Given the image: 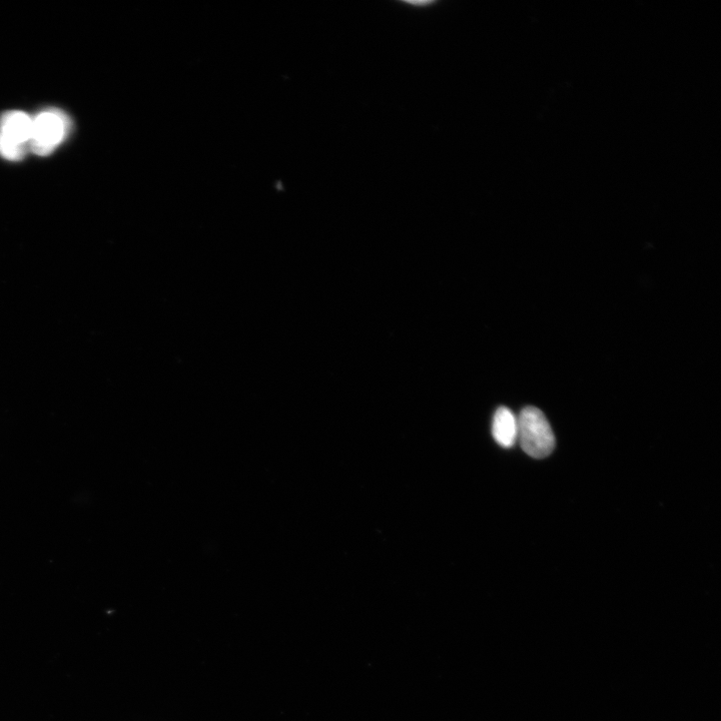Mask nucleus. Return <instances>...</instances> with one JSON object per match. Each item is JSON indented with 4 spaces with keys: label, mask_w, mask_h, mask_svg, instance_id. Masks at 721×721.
I'll return each instance as SVG.
<instances>
[{
    "label": "nucleus",
    "mask_w": 721,
    "mask_h": 721,
    "mask_svg": "<svg viewBox=\"0 0 721 721\" xmlns=\"http://www.w3.org/2000/svg\"><path fill=\"white\" fill-rule=\"evenodd\" d=\"M26 146L18 145L0 135V156L9 161H20L26 156Z\"/></svg>",
    "instance_id": "obj_5"
},
{
    "label": "nucleus",
    "mask_w": 721,
    "mask_h": 721,
    "mask_svg": "<svg viewBox=\"0 0 721 721\" xmlns=\"http://www.w3.org/2000/svg\"><path fill=\"white\" fill-rule=\"evenodd\" d=\"M71 130V121L59 110L41 113L33 120L32 150L35 154L46 157L61 145Z\"/></svg>",
    "instance_id": "obj_2"
},
{
    "label": "nucleus",
    "mask_w": 721,
    "mask_h": 721,
    "mask_svg": "<svg viewBox=\"0 0 721 721\" xmlns=\"http://www.w3.org/2000/svg\"><path fill=\"white\" fill-rule=\"evenodd\" d=\"M32 134L33 119L23 112H9L0 119V135L18 145L26 146Z\"/></svg>",
    "instance_id": "obj_3"
},
{
    "label": "nucleus",
    "mask_w": 721,
    "mask_h": 721,
    "mask_svg": "<svg viewBox=\"0 0 721 721\" xmlns=\"http://www.w3.org/2000/svg\"><path fill=\"white\" fill-rule=\"evenodd\" d=\"M518 419V441L532 458L548 457L555 448V436L545 415L535 407L524 408Z\"/></svg>",
    "instance_id": "obj_1"
},
{
    "label": "nucleus",
    "mask_w": 721,
    "mask_h": 721,
    "mask_svg": "<svg viewBox=\"0 0 721 721\" xmlns=\"http://www.w3.org/2000/svg\"><path fill=\"white\" fill-rule=\"evenodd\" d=\"M492 435L498 445L511 448L518 441V419L506 407L496 410L492 422Z\"/></svg>",
    "instance_id": "obj_4"
}]
</instances>
